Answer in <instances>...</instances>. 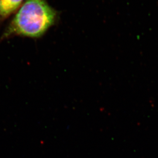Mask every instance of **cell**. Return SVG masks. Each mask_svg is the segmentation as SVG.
I'll return each mask as SVG.
<instances>
[{
  "label": "cell",
  "mask_w": 158,
  "mask_h": 158,
  "mask_svg": "<svg viewBox=\"0 0 158 158\" xmlns=\"http://www.w3.org/2000/svg\"><path fill=\"white\" fill-rule=\"evenodd\" d=\"M56 11L46 0H26L11 22L4 38L21 35L38 38L55 24Z\"/></svg>",
  "instance_id": "cell-1"
},
{
  "label": "cell",
  "mask_w": 158,
  "mask_h": 158,
  "mask_svg": "<svg viewBox=\"0 0 158 158\" xmlns=\"http://www.w3.org/2000/svg\"><path fill=\"white\" fill-rule=\"evenodd\" d=\"M23 0H0V19H6L15 12Z\"/></svg>",
  "instance_id": "cell-2"
}]
</instances>
